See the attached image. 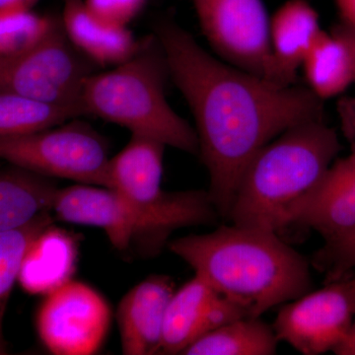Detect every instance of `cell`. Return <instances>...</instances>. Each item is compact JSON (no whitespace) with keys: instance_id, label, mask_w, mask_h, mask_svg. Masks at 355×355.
I'll return each instance as SVG.
<instances>
[{"instance_id":"obj_3","label":"cell","mask_w":355,"mask_h":355,"mask_svg":"<svg viewBox=\"0 0 355 355\" xmlns=\"http://www.w3.org/2000/svg\"><path fill=\"white\" fill-rule=\"evenodd\" d=\"M338 133L323 120L294 125L261 147L236 188L227 219L235 225L279 232L340 153Z\"/></svg>"},{"instance_id":"obj_15","label":"cell","mask_w":355,"mask_h":355,"mask_svg":"<svg viewBox=\"0 0 355 355\" xmlns=\"http://www.w3.org/2000/svg\"><path fill=\"white\" fill-rule=\"evenodd\" d=\"M62 22L69 41L93 64L116 67L141 46L128 27L96 17L84 0H64Z\"/></svg>"},{"instance_id":"obj_6","label":"cell","mask_w":355,"mask_h":355,"mask_svg":"<svg viewBox=\"0 0 355 355\" xmlns=\"http://www.w3.org/2000/svg\"><path fill=\"white\" fill-rule=\"evenodd\" d=\"M93 62L72 44L55 18L51 29L30 50L0 58V93H14L85 114L84 84Z\"/></svg>"},{"instance_id":"obj_13","label":"cell","mask_w":355,"mask_h":355,"mask_svg":"<svg viewBox=\"0 0 355 355\" xmlns=\"http://www.w3.org/2000/svg\"><path fill=\"white\" fill-rule=\"evenodd\" d=\"M316 231L324 241L355 227V146L334 161L315 188L294 207L287 226Z\"/></svg>"},{"instance_id":"obj_5","label":"cell","mask_w":355,"mask_h":355,"mask_svg":"<svg viewBox=\"0 0 355 355\" xmlns=\"http://www.w3.org/2000/svg\"><path fill=\"white\" fill-rule=\"evenodd\" d=\"M51 210L60 220L103 229L116 250L135 247L147 257L157 256L174 231L202 223L191 212L144 209L113 189L85 184L58 189Z\"/></svg>"},{"instance_id":"obj_25","label":"cell","mask_w":355,"mask_h":355,"mask_svg":"<svg viewBox=\"0 0 355 355\" xmlns=\"http://www.w3.org/2000/svg\"><path fill=\"white\" fill-rule=\"evenodd\" d=\"M147 0H84L96 17L110 24L125 26L135 19Z\"/></svg>"},{"instance_id":"obj_18","label":"cell","mask_w":355,"mask_h":355,"mask_svg":"<svg viewBox=\"0 0 355 355\" xmlns=\"http://www.w3.org/2000/svg\"><path fill=\"white\" fill-rule=\"evenodd\" d=\"M58 189L49 177L12 165L0 171V233L23 227L53 209Z\"/></svg>"},{"instance_id":"obj_23","label":"cell","mask_w":355,"mask_h":355,"mask_svg":"<svg viewBox=\"0 0 355 355\" xmlns=\"http://www.w3.org/2000/svg\"><path fill=\"white\" fill-rule=\"evenodd\" d=\"M55 19L33 12L31 9L0 8V58L30 50L46 36Z\"/></svg>"},{"instance_id":"obj_29","label":"cell","mask_w":355,"mask_h":355,"mask_svg":"<svg viewBox=\"0 0 355 355\" xmlns=\"http://www.w3.org/2000/svg\"><path fill=\"white\" fill-rule=\"evenodd\" d=\"M333 352L338 355H355V321L350 327L345 340L334 349Z\"/></svg>"},{"instance_id":"obj_10","label":"cell","mask_w":355,"mask_h":355,"mask_svg":"<svg viewBox=\"0 0 355 355\" xmlns=\"http://www.w3.org/2000/svg\"><path fill=\"white\" fill-rule=\"evenodd\" d=\"M354 316V301L343 279L284 304L272 328L279 343L303 355H320L334 352L345 340Z\"/></svg>"},{"instance_id":"obj_21","label":"cell","mask_w":355,"mask_h":355,"mask_svg":"<svg viewBox=\"0 0 355 355\" xmlns=\"http://www.w3.org/2000/svg\"><path fill=\"white\" fill-rule=\"evenodd\" d=\"M80 114L70 107L14 93H0V139L43 132Z\"/></svg>"},{"instance_id":"obj_7","label":"cell","mask_w":355,"mask_h":355,"mask_svg":"<svg viewBox=\"0 0 355 355\" xmlns=\"http://www.w3.org/2000/svg\"><path fill=\"white\" fill-rule=\"evenodd\" d=\"M0 159L42 176L109 188L108 147L85 123L0 139Z\"/></svg>"},{"instance_id":"obj_20","label":"cell","mask_w":355,"mask_h":355,"mask_svg":"<svg viewBox=\"0 0 355 355\" xmlns=\"http://www.w3.org/2000/svg\"><path fill=\"white\" fill-rule=\"evenodd\" d=\"M279 340L261 318L242 317L221 324L191 343L186 355H272Z\"/></svg>"},{"instance_id":"obj_8","label":"cell","mask_w":355,"mask_h":355,"mask_svg":"<svg viewBox=\"0 0 355 355\" xmlns=\"http://www.w3.org/2000/svg\"><path fill=\"white\" fill-rule=\"evenodd\" d=\"M203 35L224 62L279 83L263 0H191Z\"/></svg>"},{"instance_id":"obj_16","label":"cell","mask_w":355,"mask_h":355,"mask_svg":"<svg viewBox=\"0 0 355 355\" xmlns=\"http://www.w3.org/2000/svg\"><path fill=\"white\" fill-rule=\"evenodd\" d=\"M322 31L319 14L307 0H288L270 21V39L279 83L294 85L297 70Z\"/></svg>"},{"instance_id":"obj_24","label":"cell","mask_w":355,"mask_h":355,"mask_svg":"<svg viewBox=\"0 0 355 355\" xmlns=\"http://www.w3.org/2000/svg\"><path fill=\"white\" fill-rule=\"evenodd\" d=\"M310 261L311 266L326 275L328 284L347 277L355 268V227L324 241Z\"/></svg>"},{"instance_id":"obj_22","label":"cell","mask_w":355,"mask_h":355,"mask_svg":"<svg viewBox=\"0 0 355 355\" xmlns=\"http://www.w3.org/2000/svg\"><path fill=\"white\" fill-rule=\"evenodd\" d=\"M50 211L44 212L23 227L0 233V355L7 354L3 322L14 284L28 248L51 224Z\"/></svg>"},{"instance_id":"obj_2","label":"cell","mask_w":355,"mask_h":355,"mask_svg":"<svg viewBox=\"0 0 355 355\" xmlns=\"http://www.w3.org/2000/svg\"><path fill=\"white\" fill-rule=\"evenodd\" d=\"M168 247L246 317L261 318L312 291L311 261L275 232L231 223Z\"/></svg>"},{"instance_id":"obj_28","label":"cell","mask_w":355,"mask_h":355,"mask_svg":"<svg viewBox=\"0 0 355 355\" xmlns=\"http://www.w3.org/2000/svg\"><path fill=\"white\" fill-rule=\"evenodd\" d=\"M340 21L355 27V0H335Z\"/></svg>"},{"instance_id":"obj_4","label":"cell","mask_w":355,"mask_h":355,"mask_svg":"<svg viewBox=\"0 0 355 355\" xmlns=\"http://www.w3.org/2000/svg\"><path fill=\"white\" fill-rule=\"evenodd\" d=\"M167 76L164 53L151 35L127 62L108 72L88 77L83 93L84 111L128 128L132 135L198 154L195 128L166 99Z\"/></svg>"},{"instance_id":"obj_17","label":"cell","mask_w":355,"mask_h":355,"mask_svg":"<svg viewBox=\"0 0 355 355\" xmlns=\"http://www.w3.org/2000/svg\"><path fill=\"white\" fill-rule=\"evenodd\" d=\"M76 261L77 246L71 236L49 226L28 248L18 282L28 293L46 295L71 279Z\"/></svg>"},{"instance_id":"obj_1","label":"cell","mask_w":355,"mask_h":355,"mask_svg":"<svg viewBox=\"0 0 355 355\" xmlns=\"http://www.w3.org/2000/svg\"><path fill=\"white\" fill-rule=\"evenodd\" d=\"M154 36L195 118L209 197L227 219L240 177L254 154L294 125L323 120V101L309 87L277 85L222 62L174 21L156 23Z\"/></svg>"},{"instance_id":"obj_27","label":"cell","mask_w":355,"mask_h":355,"mask_svg":"<svg viewBox=\"0 0 355 355\" xmlns=\"http://www.w3.org/2000/svg\"><path fill=\"white\" fill-rule=\"evenodd\" d=\"M331 31L340 37L349 46L354 60V83H355V27L340 21V23L334 26Z\"/></svg>"},{"instance_id":"obj_14","label":"cell","mask_w":355,"mask_h":355,"mask_svg":"<svg viewBox=\"0 0 355 355\" xmlns=\"http://www.w3.org/2000/svg\"><path fill=\"white\" fill-rule=\"evenodd\" d=\"M174 292L170 277L153 275L123 296L116 313L123 354H160L166 311Z\"/></svg>"},{"instance_id":"obj_9","label":"cell","mask_w":355,"mask_h":355,"mask_svg":"<svg viewBox=\"0 0 355 355\" xmlns=\"http://www.w3.org/2000/svg\"><path fill=\"white\" fill-rule=\"evenodd\" d=\"M44 296L37 315L44 347L57 355L96 354L111 324V309L101 294L70 279Z\"/></svg>"},{"instance_id":"obj_12","label":"cell","mask_w":355,"mask_h":355,"mask_svg":"<svg viewBox=\"0 0 355 355\" xmlns=\"http://www.w3.org/2000/svg\"><path fill=\"white\" fill-rule=\"evenodd\" d=\"M242 317L246 315L238 306L195 275L170 299L160 354H182L209 331Z\"/></svg>"},{"instance_id":"obj_26","label":"cell","mask_w":355,"mask_h":355,"mask_svg":"<svg viewBox=\"0 0 355 355\" xmlns=\"http://www.w3.org/2000/svg\"><path fill=\"white\" fill-rule=\"evenodd\" d=\"M338 112L345 139L355 146V96L342 98L338 101Z\"/></svg>"},{"instance_id":"obj_11","label":"cell","mask_w":355,"mask_h":355,"mask_svg":"<svg viewBox=\"0 0 355 355\" xmlns=\"http://www.w3.org/2000/svg\"><path fill=\"white\" fill-rule=\"evenodd\" d=\"M166 146L132 135L127 146L110 159L109 188L147 209H190L202 198V191L163 190V157Z\"/></svg>"},{"instance_id":"obj_19","label":"cell","mask_w":355,"mask_h":355,"mask_svg":"<svg viewBox=\"0 0 355 355\" xmlns=\"http://www.w3.org/2000/svg\"><path fill=\"white\" fill-rule=\"evenodd\" d=\"M308 87L320 100L343 94L354 83V60L347 43L322 30L303 60Z\"/></svg>"},{"instance_id":"obj_31","label":"cell","mask_w":355,"mask_h":355,"mask_svg":"<svg viewBox=\"0 0 355 355\" xmlns=\"http://www.w3.org/2000/svg\"><path fill=\"white\" fill-rule=\"evenodd\" d=\"M345 282H347V288H349L350 295H352V301H354L355 309V275L352 277H345Z\"/></svg>"},{"instance_id":"obj_30","label":"cell","mask_w":355,"mask_h":355,"mask_svg":"<svg viewBox=\"0 0 355 355\" xmlns=\"http://www.w3.org/2000/svg\"><path fill=\"white\" fill-rule=\"evenodd\" d=\"M39 0H0V8L15 7V8L32 9Z\"/></svg>"}]
</instances>
